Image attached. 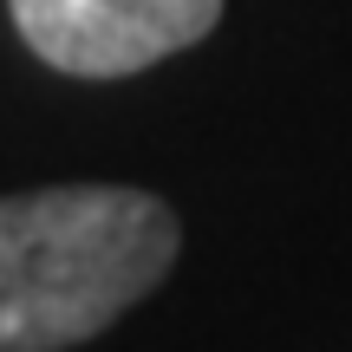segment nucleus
Here are the masks:
<instances>
[{
    "instance_id": "obj_2",
    "label": "nucleus",
    "mask_w": 352,
    "mask_h": 352,
    "mask_svg": "<svg viewBox=\"0 0 352 352\" xmlns=\"http://www.w3.org/2000/svg\"><path fill=\"white\" fill-rule=\"evenodd\" d=\"M20 39L72 78H124L196 46L222 0H7Z\"/></svg>"
},
{
    "instance_id": "obj_1",
    "label": "nucleus",
    "mask_w": 352,
    "mask_h": 352,
    "mask_svg": "<svg viewBox=\"0 0 352 352\" xmlns=\"http://www.w3.org/2000/svg\"><path fill=\"white\" fill-rule=\"evenodd\" d=\"M170 202L118 183H65L0 202V352L98 340L176 267Z\"/></svg>"
}]
</instances>
